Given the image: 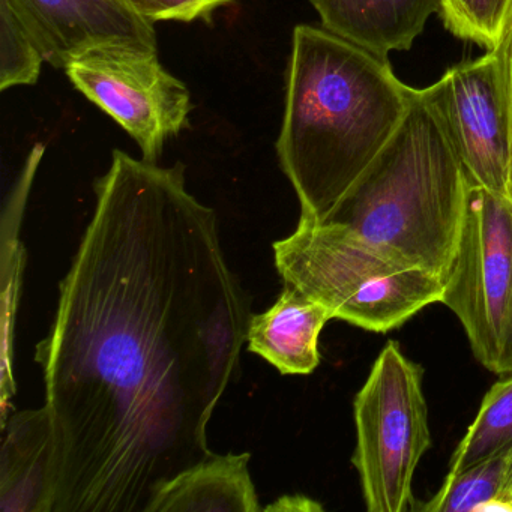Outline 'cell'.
Masks as SVG:
<instances>
[{"label":"cell","instance_id":"6da1fadb","mask_svg":"<svg viewBox=\"0 0 512 512\" xmlns=\"http://www.w3.org/2000/svg\"><path fill=\"white\" fill-rule=\"evenodd\" d=\"M37 346L58 451L53 512H146L212 454L208 425L241 368L250 298L184 164L113 152Z\"/></svg>","mask_w":512,"mask_h":512},{"label":"cell","instance_id":"7a4b0ae2","mask_svg":"<svg viewBox=\"0 0 512 512\" xmlns=\"http://www.w3.org/2000/svg\"><path fill=\"white\" fill-rule=\"evenodd\" d=\"M415 95L388 58L325 28L296 26L277 154L302 218L328 220L391 142Z\"/></svg>","mask_w":512,"mask_h":512},{"label":"cell","instance_id":"3957f363","mask_svg":"<svg viewBox=\"0 0 512 512\" xmlns=\"http://www.w3.org/2000/svg\"><path fill=\"white\" fill-rule=\"evenodd\" d=\"M472 184L416 89L403 124L323 223L341 224L380 253L446 281Z\"/></svg>","mask_w":512,"mask_h":512},{"label":"cell","instance_id":"277c9868","mask_svg":"<svg viewBox=\"0 0 512 512\" xmlns=\"http://www.w3.org/2000/svg\"><path fill=\"white\" fill-rule=\"evenodd\" d=\"M284 283L325 305L334 319L370 332L400 328L442 299L445 281L380 253L341 224L299 218L274 244Z\"/></svg>","mask_w":512,"mask_h":512},{"label":"cell","instance_id":"5b68a950","mask_svg":"<svg viewBox=\"0 0 512 512\" xmlns=\"http://www.w3.org/2000/svg\"><path fill=\"white\" fill-rule=\"evenodd\" d=\"M356 446L352 463L370 512L416 508L412 484L430 449L424 370L388 341L353 401Z\"/></svg>","mask_w":512,"mask_h":512},{"label":"cell","instance_id":"8992f818","mask_svg":"<svg viewBox=\"0 0 512 512\" xmlns=\"http://www.w3.org/2000/svg\"><path fill=\"white\" fill-rule=\"evenodd\" d=\"M440 302L460 320L479 364L494 374H511L512 202L505 196L470 188Z\"/></svg>","mask_w":512,"mask_h":512},{"label":"cell","instance_id":"52a82bcc","mask_svg":"<svg viewBox=\"0 0 512 512\" xmlns=\"http://www.w3.org/2000/svg\"><path fill=\"white\" fill-rule=\"evenodd\" d=\"M68 79L157 163L170 137L188 127L187 86L161 65L157 50L104 46L89 50L65 67Z\"/></svg>","mask_w":512,"mask_h":512},{"label":"cell","instance_id":"ba28073f","mask_svg":"<svg viewBox=\"0 0 512 512\" xmlns=\"http://www.w3.org/2000/svg\"><path fill=\"white\" fill-rule=\"evenodd\" d=\"M473 187L509 199L511 124L502 67L494 50L449 68L418 89Z\"/></svg>","mask_w":512,"mask_h":512},{"label":"cell","instance_id":"9c48e42d","mask_svg":"<svg viewBox=\"0 0 512 512\" xmlns=\"http://www.w3.org/2000/svg\"><path fill=\"white\" fill-rule=\"evenodd\" d=\"M43 53L64 68L89 50L133 46L157 50V32L131 0H7Z\"/></svg>","mask_w":512,"mask_h":512},{"label":"cell","instance_id":"30bf717a","mask_svg":"<svg viewBox=\"0 0 512 512\" xmlns=\"http://www.w3.org/2000/svg\"><path fill=\"white\" fill-rule=\"evenodd\" d=\"M58 451L47 407L11 415L0 464V509L53 512Z\"/></svg>","mask_w":512,"mask_h":512},{"label":"cell","instance_id":"8fae6325","mask_svg":"<svg viewBox=\"0 0 512 512\" xmlns=\"http://www.w3.org/2000/svg\"><path fill=\"white\" fill-rule=\"evenodd\" d=\"M322 26L362 49L388 58L406 52L442 0H310Z\"/></svg>","mask_w":512,"mask_h":512},{"label":"cell","instance_id":"7c38bea8","mask_svg":"<svg viewBox=\"0 0 512 512\" xmlns=\"http://www.w3.org/2000/svg\"><path fill=\"white\" fill-rule=\"evenodd\" d=\"M332 319L325 305L284 283L277 302L266 313L251 316L248 350L271 362L281 374L313 373L320 364V332Z\"/></svg>","mask_w":512,"mask_h":512},{"label":"cell","instance_id":"4fadbf2b","mask_svg":"<svg viewBox=\"0 0 512 512\" xmlns=\"http://www.w3.org/2000/svg\"><path fill=\"white\" fill-rule=\"evenodd\" d=\"M251 454L218 455L182 470L155 494L146 512H259Z\"/></svg>","mask_w":512,"mask_h":512},{"label":"cell","instance_id":"5bb4252c","mask_svg":"<svg viewBox=\"0 0 512 512\" xmlns=\"http://www.w3.org/2000/svg\"><path fill=\"white\" fill-rule=\"evenodd\" d=\"M512 445L457 473L419 509L424 512H508Z\"/></svg>","mask_w":512,"mask_h":512},{"label":"cell","instance_id":"9a60e30c","mask_svg":"<svg viewBox=\"0 0 512 512\" xmlns=\"http://www.w3.org/2000/svg\"><path fill=\"white\" fill-rule=\"evenodd\" d=\"M43 149H35L29 164V172L23 175L19 190L11 199L10 209L5 212L4 232H2V325H4V356H2V407L7 409L8 400L16 394L13 374L14 319H16L17 301L20 284L25 268V248L20 245L19 233L22 212L25 209L26 196L31 187L32 175L38 166Z\"/></svg>","mask_w":512,"mask_h":512},{"label":"cell","instance_id":"2e32d148","mask_svg":"<svg viewBox=\"0 0 512 512\" xmlns=\"http://www.w3.org/2000/svg\"><path fill=\"white\" fill-rule=\"evenodd\" d=\"M512 445V373L494 383L449 461L457 473Z\"/></svg>","mask_w":512,"mask_h":512},{"label":"cell","instance_id":"e0dca14e","mask_svg":"<svg viewBox=\"0 0 512 512\" xmlns=\"http://www.w3.org/2000/svg\"><path fill=\"white\" fill-rule=\"evenodd\" d=\"M454 37L491 50L512 25V0H442L439 11Z\"/></svg>","mask_w":512,"mask_h":512},{"label":"cell","instance_id":"ac0fdd59","mask_svg":"<svg viewBox=\"0 0 512 512\" xmlns=\"http://www.w3.org/2000/svg\"><path fill=\"white\" fill-rule=\"evenodd\" d=\"M44 56L7 0H0V89L38 82Z\"/></svg>","mask_w":512,"mask_h":512},{"label":"cell","instance_id":"d6986e66","mask_svg":"<svg viewBox=\"0 0 512 512\" xmlns=\"http://www.w3.org/2000/svg\"><path fill=\"white\" fill-rule=\"evenodd\" d=\"M230 2L232 0H131L140 16L152 25L163 20L193 22L209 19L215 10Z\"/></svg>","mask_w":512,"mask_h":512},{"label":"cell","instance_id":"ffe728a7","mask_svg":"<svg viewBox=\"0 0 512 512\" xmlns=\"http://www.w3.org/2000/svg\"><path fill=\"white\" fill-rule=\"evenodd\" d=\"M502 67L505 83L506 101H508L509 124H511V176H509V200L512 202V25L506 32L499 46L494 49Z\"/></svg>","mask_w":512,"mask_h":512},{"label":"cell","instance_id":"44dd1931","mask_svg":"<svg viewBox=\"0 0 512 512\" xmlns=\"http://www.w3.org/2000/svg\"><path fill=\"white\" fill-rule=\"evenodd\" d=\"M266 511H283V512H314L322 511L323 506L316 500L308 499L305 496H284L280 497L277 502L266 506Z\"/></svg>","mask_w":512,"mask_h":512},{"label":"cell","instance_id":"7402d4cb","mask_svg":"<svg viewBox=\"0 0 512 512\" xmlns=\"http://www.w3.org/2000/svg\"><path fill=\"white\" fill-rule=\"evenodd\" d=\"M508 512H512V479H511V485H509V491H508Z\"/></svg>","mask_w":512,"mask_h":512}]
</instances>
